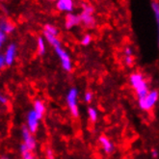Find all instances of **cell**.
<instances>
[{
	"label": "cell",
	"instance_id": "cell-1",
	"mask_svg": "<svg viewBox=\"0 0 159 159\" xmlns=\"http://www.w3.org/2000/svg\"><path fill=\"white\" fill-rule=\"evenodd\" d=\"M129 81L137 93L138 100L143 99L148 93V86L143 74H141L140 72H134L130 75Z\"/></svg>",
	"mask_w": 159,
	"mask_h": 159
},
{
	"label": "cell",
	"instance_id": "cell-2",
	"mask_svg": "<svg viewBox=\"0 0 159 159\" xmlns=\"http://www.w3.org/2000/svg\"><path fill=\"white\" fill-rule=\"evenodd\" d=\"M82 10L79 15L81 23L86 28L92 29L96 26V18H95V7L89 3H83L82 4Z\"/></svg>",
	"mask_w": 159,
	"mask_h": 159
},
{
	"label": "cell",
	"instance_id": "cell-3",
	"mask_svg": "<svg viewBox=\"0 0 159 159\" xmlns=\"http://www.w3.org/2000/svg\"><path fill=\"white\" fill-rule=\"evenodd\" d=\"M77 98H78V91L76 88H70L67 93L66 101L68 107L70 111L71 115L74 118H77L79 116V109L77 105Z\"/></svg>",
	"mask_w": 159,
	"mask_h": 159
},
{
	"label": "cell",
	"instance_id": "cell-4",
	"mask_svg": "<svg viewBox=\"0 0 159 159\" xmlns=\"http://www.w3.org/2000/svg\"><path fill=\"white\" fill-rule=\"evenodd\" d=\"M54 51L56 53V55L58 56V58L61 62V66L63 68L64 70H66L68 72L71 71L72 70V62H71V59H70V54L68 53V51L63 48L62 45H59V46H56L54 48Z\"/></svg>",
	"mask_w": 159,
	"mask_h": 159
},
{
	"label": "cell",
	"instance_id": "cell-5",
	"mask_svg": "<svg viewBox=\"0 0 159 159\" xmlns=\"http://www.w3.org/2000/svg\"><path fill=\"white\" fill-rule=\"evenodd\" d=\"M158 98H159V93L156 90L149 91L148 93L143 99L138 100L140 108L145 110V111L151 110L155 105V103L158 100Z\"/></svg>",
	"mask_w": 159,
	"mask_h": 159
},
{
	"label": "cell",
	"instance_id": "cell-6",
	"mask_svg": "<svg viewBox=\"0 0 159 159\" xmlns=\"http://www.w3.org/2000/svg\"><path fill=\"white\" fill-rule=\"evenodd\" d=\"M21 139L22 144L29 149L30 152H34L37 148V141L34 137V134L29 131V129L26 127V125L22 126L21 128Z\"/></svg>",
	"mask_w": 159,
	"mask_h": 159
},
{
	"label": "cell",
	"instance_id": "cell-7",
	"mask_svg": "<svg viewBox=\"0 0 159 159\" xmlns=\"http://www.w3.org/2000/svg\"><path fill=\"white\" fill-rule=\"evenodd\" d=\"M40 120L41 119L35 113V111L33 109L28 111V113L26 115V127L29 129V131L31 133L35 134L38 131L40 126Z\"/></svg>",
	"mask_w": 159,
	"mask_h": 159
},
{
	"label": "cell",
	"instance_id": "cell-8",
	"mask_svg": "<svg viewBox=\"0 0 159 159\" xmlns=\"http://www.w3.org/2000/svg\"><path fill=\"white\" fill-rule=\"evenodd\" d=\"M16 54H17V46L15 43H9L8 46L5 49L4 52V57L6 61L7 67H11L14 65L16 58Z\"/></svg>",
	"mask_w": 159,
	"mask_h": 159
},
{
	"label": "cell",
	"instance_id": "cell-9",
	"mask_svg": "<svg viewBox=\"0 0 159 159\" xmlns=\"http://www.w3.org/2000/svg\"><path fill=\"white\" fill-rule=\"evenodd\" d=\"M81 24V20L79 15L70 13L67 14L66 17H65V28L67 30H70L73 27H75L77 25Z\"/></svg>",
	"mask_w": 159,
	"mask_h": 159
},
{
	"label": "cell",
	"instance_id": "cell-10",
	"mask_svg": "<svg viewBox=\"0 0 159 159\" xmlns=\"http://www.w3.org/2000/svg\"><path fill=\"white\" fill-rule=\"evenodd\" d=\"M56 9L62 13L70 14L74 9L73 0H57L56 1Z\"/></svg>",
	"mask_w": 159,
	"mask_h": 159
},
{
	"label": "cell",
	"instance_id": "cell-11",
	"mask_svg": "<svg viewBox=\"0 0 159 159\" xmlns=\"http://www.w3.org/2000/svg\"><path fill=\"white\" fill-rule=\"evenodd\" d=\"M0 29L6 35H10L15 31L16 25L7 18H0Z\"/></svg>",
	"mask_w": 159,
	"mask_h": 159
},
{
	"label": "cell",
	"instance_id": "cell-12",
	"mask_svg": "<svg viewBox=\"0 0 159 159\" xmlns=\"http://www.w3.org/2000/svg\"><path fill=\"white\" fill-rule=\"evenodd\" d=\"M35 113L38 115V117L42 120L43 117L45 114V104L42 99H35L33 101V108H32Z\"/></svg>",
	"mask_w": 159,
	"mask_h": 159
},
{
	"label": "cell",
	"instance_id": "cell-13",
	"mask_svg": "<svg viewBox=\"0 0 159 159\" xmlns=\"http://www.w3.org/2000/svg\"><path fill=\"white\" fill-rule=\"evenodd\" d=\"M152 12L154 15V20L157 27V43H158V48H159V2L157 0H152L151 3Z\"/></svg>",
	"mask_w": 159,
	"mask_h": 159
},
{
	"label": "cell",
	"instance_id": "cell-14",
	"mask_svg": "<svg viewBox=\"0 0 159 159\" xmlns=\"http://www.w3.org/2000/svg\"><path fill=\"white\" fill-rule=\"evenodd\" d=\"M98 141H99V144L101 145L102 148H103V151L106 153H111L112 152L114 151V146L107 137L100 136L99 139H98Z\"/></svg>",
	"mask_w": 159,
	"mask_h": 159
},
{
	"label": "cell",
	"instance_id": "cell-15",
	"mask_svg": "<svg viewBox=\"0 0 159 159\" xmlns=\"http://www.w3.org/2000/svg\"><path fill=\"white\" fill-rule=\"evenodd\" d=\"M125 54V62L128 67H131L134 64V56H133V49L130 46H126L124 51Z\"/></svg>",
	"mask_w": 159,
	"mask_h": 159
},
{
	"label": "cell",
	"instance_id": "cell-16",
	"mask_svg": "<svg viewBox=\"0 0 159 159\" xmlns=\"http://www.w3.org/2000/svg\"><path fill=\"white\" fill-rule=\"evenodd\" d=\"M46 52V45H45V39L43 37H38L37 39V53L40 56L44 55Z\"/></svg>",
	"mask_w": 159,
	"mask_h": 159
},
{
	"label": "cell",
	"instance_id": "cell-17",
	"mask_svg": "<svg viewBox=\"0 0 159 159\" xmlns=\"http://www.w3.org/2000/svg\"><path fill=\"white\" fill-rule=\"evenodd\" d=\"M43 37H44V39L46 40V42H48L53 48H56V46L62 45L60 40L58 39V37L50 35V34H48V33H43Z\"/></svg>",
	"mask_w": 159,
	"mask_h": 159
},
{
	"label": "cell",
	"instance_id": "cell-18",
	"mask_svg": "<svg viewBox=\"0 0 159 159\" xmlns=\"http://www.w3.org/2000/svg\"><path fill=\"white\" fill-rule=\"evenodd\" d=\"M20 152L21 155V159H36L33 152H30L23 144H21L20 147Z\"/></svg>",
	"mask_w": 159,
	"mask_h": 159
},
{
	"label": "cell",
	"instance_id": "cell-19",
	"mask_svg": "<svg viewBox=\"0 0 159 159\" xmlns=\"http://www.w3.org/2000/svg\"><path fill=\"white\" fill-rule=\"evenodd\" d=\"M43 33H48V34H50V35L58 37V35H59V29L55 25H53V24L46 23L43 26Z\"/></svg>",
	"mask_w": 159,
	"mask_h": 159
},
{
	"label": "cell",
	"instance_id": "cell-20",
	"mask_svg": "<svg viewBox=\"0 0 159 159\" xmlns=\"http://www.w3.org/2000/svg\"><path fill=\"white\" fill-rule=\"evenodd\" d=\"M88 116H89V119L92 121H96L98 120V111L95 108H93V107H90L88 109Z\"/></svg>",
	"mask_w": 159,
	"mask_h": 159
},
{
	"label": "cell",
	"instance_id": "cell-21",
	"mask_svg": "<svg viewBox=\"0 0 159 159\" xmlns=\"http://www.w3.org/2000/svg\"><path fill=\"white\" fill-rule=\"evenodd\" d=\"M93 41V38H92V35L91 34H85L83 37H82V39L80 41V43L84 46H88Z\"/></svg>",
	"mask_w": 159,
	"mask_h": 159
},
{
	"label": "cell",
	"instance_id": "cell-22",
	"mask_svg": "<svg viewBox=\"0 0 159 159\" xmlns=\"http://www.w3.org/2000/svg\"><path fill=\"white\" fill-rule=\"evenodd\" d=\"M0 104H2V105H8L9 104V99L8 98L4 95V93L0 91Z\"/></svg>",
	"mask_w": 159,
	"mask_h": 159
},
{
	"label": "cell",
	"instance_id": "cell-23",
	"mask_svg": "<svg viewBox=\"0 0 159 159\" xmlns=\"http://www.w3.org/2000/svg\"><path fill=\"white\" fill-rule=\"evenodd\" d=\"M7 67L6 65V61H5V57L4 54L0 53V72H2V70Z\"/></svg>",
	"mask_w": 159,
	"mask_h": 159
},
{
	"label": "cell",
	"instance_id": "cell-24",
	"mask_svg": "<svg viewBox=\"0 0 159 159\" xmlns=\"http://www.w3.org/2000/svg\"><path fill=\"white\" fill-rule=\"evenodd\" d=\"M92 99H93V93L91 92H86L85 95H84V100H85V102L90 103Z\"/></svg>",
	"mask_w": 159,
	"mask_h": 159
},
{
	"label": "cell",
	"instance_id": "cell-25",
	"mask_svg": "<svg viewBox=\"0 0 159 159\" xmlns=\"http://www.w3.org/2000/svg\"><path fill=\"white\" fill-rule=\"evenodd\" d=\"M45 157L46 159H54V152L51 148H48L45 152Z\"/></svg>",
	"mask_w": 159,
	"mask_h": 159
},
{
	"label": "cell",
	"instance_id": "cell-26",
	"mask_svg": "<svg viewBox=\"0 0 159 159\" xmlns=\"http://www.w3.org/2000/svg\"><path fill=\"white\" fill-rule=\"evenodd\" d=\"M0 40H2L3 42H6V40H7V35L0 29Z\"/></svg>",
	"mask_w": 159,
	"mask_h": 159
},
{
	"label": "cell",
	"instance_id": "cell-27",
	"mask_svg": "<svg viewBox=\"0 0 159 159\" xmlns=\"http://www.w3.org/2000/svg\"><path fill=\"white\" fill-rule=\"evenodd\" d=\"M152 156H153L154 158H156V157L158 156V153H157V152H156V151H153V152H152Z\"/></svg>",
	"mask_w": 159,
	"mask_h": 159
},
{
	"label": "cell",
	"instance_id": "cell-28",
	"mask_svg": "<svg viewBox=\"0 0 159 159\" xmlns=\"http://www.w3.org/2000/svg\"><path fill=\"white\" fill-rule=\"evenodd\" d=\"M0 159H11L9 156H6V155H2L1 157H0Z\"/></svg>",
	"mask_w": 159,
	"mask_h": 159
},
{
	"label": "cell",
	"instance_id": "cell-29",
	"mask_svg": "<svg viewBox=\"0 0 159 159\" xmlns=\"http://www.w3.org/2000/svg\"><path fill=\"white\" fill-rule=\"evenodd\" d=\"M5 43V42H3L2 40H0V48H2V46H3V44Z\"/></svg>",
	"mask_w": 159,
	"mask_h": 159
},
{
	"label": "cell",
	"instance_id": "cell-30",
	"mask_svg": "<svg viewBox=\"0 0 159 159\" xmlns=\"http://www.w3.org/2000/svg\"><path fill=\"white\" fill-rule=\"evenodd\" d=\"M48 1H57V0H48Z\"/></svg>",
	"mask_w": 159,
	"mask_h": 159
}]
</instances>
